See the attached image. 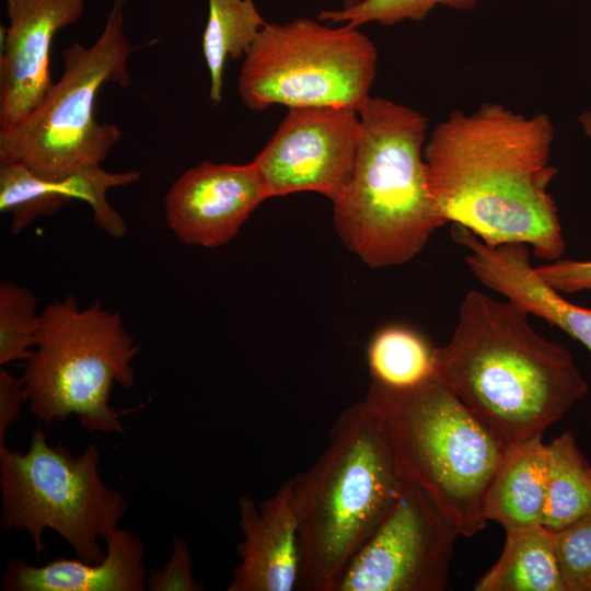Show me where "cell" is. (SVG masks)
I'll list each match as a JSON object with an SVG mask.
<instances>
[{"instance_id":"obj_3","label":"cell","mask_w":591,"mask_h":591,"mask_svg":"<svg viewBox=\"0 0 591 591\" xmlns=\"http://www.w3.org/2000/svg\"><path fill=\"white\" fill-rule=\"evenodd\" d=\"M290 480L300 548L297 590L333 591L407 482L366 399L340 413L324 452Z\"/></svg>"},{"instance_id":"obj_19","label":"cell","mask_w":591,"mask_h":591,"mask_svg":"<svg viewBox=\"0 0 591 591\" xmlns=\"http://www.w3.org/2000/svg\"><path fill=\"white\" fill-rule=\"evenodd\" d=\"M474 590L564 591L552 531L542 524L506 531L500 557Z\"/></svg>"},{"instance_id":"obj_11","label":"cell","mask_w":591,"mask_h":591,"mask_svg":"<svg viewBox=\"0 0 591 591\" xmlns=\"http://www.w3.org/2000/svg\"><path fill=\"white\" fill-rule=\"evenodd\" d=\"M360 137L355 108L290 107L253 163L269 198L315 192L334 204L350 182Z\"/></svg>"},{"instance_id":"obj_14","label":"cell","mask_w":591,"mask_h":591,"mask_svg":"<svg viewBox=\"0 0 591 591\" xmlns=\"http://www.w3.org/2000/svg\"><path fill=\"white\" fill-rule=\"evenodd\" d=\"M451 235L465 248V263L482 285L560 328L591 352V308L566 300L545 282L531 265L526 244L489 246L459 224H453Z\"/></svg>"},{"instance_id":"obj_9","label":"cell","mask_w":591,"mask_h":591,"mask_svg":"<svg viewBox=\"0 0 591 591\" xmlns=\"http://www.w3.org/2000/svg\"><path fill=\"white\" fill-rule=\"evenodd\" d=\"M376 62L373 42L348 24L332 28L306 18L266 23L243 58L239 94L252 111L274 104L358 111L370 97Z\"/></svg>"},{"instance_id":"obj_21","label":"cell","mask_w":591,"mask_h":591,"mask_svg":"<svg viewBox=\"0 0 591 591\" xmlns=\"http://www.w3.org/2000/svg\"><path fill=\"white\" fill-rule=\"evenodd\" d=\"M208 3L202 54L210 74L209 97L220 103L228 57L244 58L266 22L254 0H208Z\"/></svg>"},{"instance_id":"obj_2","label":"cell","mask_w":591,"mask_h":591,"mask_svg":"<svg viewBox=\"0 0 591 591\" xmlns=\"http://www.w3.org/2000/svg\"><path fill=\"white\" fill-rule=\"evenodd\" d=\"M510 301L468 291L431 378L449 387L505 445L543 437L589 386L569 350Z\"/></svg>"},{"instance_id":"obj_15","label":"cell","mask_w":591,"mask_h":591,"mask_svg":"<svg viewBox=\"0 0 591 591\" xmlns=\"http://www.w3.org/2000/svg\"><path fill=\"white\" fill-rule=\"evenodd\" d=\"M240 564L228 591H291L298 588L300 548L291 480L260 505L248 495L239 500Z\"/></svg>"},{"instance_id":"obj_23","label":"cell","mask_w":591,"mask_h":591,"mask_svg":"<svg viewBox=\"0 0 591 591\" xmlns=\"http://www.w3.org/2000/svg\"><path fill=\"white\" fill-rule=\"evenodd\" d=\"M37 298L15 282L0 283V364L27 360L37 341Z\"/></svg>"},{"instance_id":"obj_7","label":"cell","mask_w":591,"mask_h":591,"mask_svg":"<svg viewBox=\"0 0 591 591\" xmlns=\"http://www.w3.org/2000/svg\"><path fill=\"white\" fill-rule=\"evenodd\" d=\"M126 0H114L104 28L89 47L62 50L63 71L42 102L18 124L0 129V164H22L40 177L58 179L101 165L121 130L94 116L99 90L107 82L127 88L134 50L124 31Z\"/></svg>"},{"instance_id":"obj_20","label":"cell","mask_w":591,"mask_h":591,"mask_svg":"<svg viewBox=\"0 0 591 591\" xmlns=\"http://www.w3.org/2000/svg\"><path fill=\"white\" fill-rule=\"evenodd\" d=\"M591 512V464L567 430L546 444L543 525L560 530Z\"/></svg>"},{"instance_id":"obj_4","label":"cell","mask_w":591,"mask_h":591,"mask_svg":"<svg viewBox=\"0 0 591 591\" xmlns=\"http://www.w3.org/2000/svg\"><path fill=\"white\" fill-rule=\"evenodd\" d=\"M358 113L361 137L350 182L333 204L334 225L345 246L368 266L402 265L448 223L424 160L428 118L371 96Z\"/></svg>"},{"instance_id":"obj_25","label":"cell","mask_w":591,"mask_h":591,"mask_svg":"<svg viewBox=\"0 0 591 591\" xmlns=\"http://www.w3.org/2000/svg\"><path fill=\"white\" fill-rule=\"evenodd\" d=\"M552 537L564 591H591V512Z\"/></svg>"},{"instance_id":"obj_5","label":"cell","mask_w":591,"mask_h":591,"mask_svg":"<svg viewBox=\"0 0 591 591\" xmlns=\"http://www.w3.org/2000/svg\"><path fill=\"white\" fill-rule=\"evenodd\" d=\"M364 399L404 477L424 489L460 536L480 532L485 498L507 445L433 378L408 387L372 381Z\"/></svg>"},{"instance_id":"obj_6","label":"cell","mask_w":591,"mask_h":591,"mask_svg":"<svg viewBox=\"0 0 591 591\" xmlns=\"http://www.w3.org/2000/svg\"><path fill=\"white\" fill-rule=\"evenodd\" d=\"M138 352L118 312L100 302L81 309L73 296L47 304L21 376L30 413L46 424L76 415L90 432L124 433L109 398L114 384L134 385Z\"/></svg>"},{"instance_id":"obj_30","label":"cell","mask_w":591,"mask_h":591,"mask_svg":"<svg viewBox=\"0 0 591 591\" xmlns=\"http://www.w3.org/2000/svg\"><path fill=\"white\" fill-rule=\"evenodd\" d=\"M362 0H344V8L354 7V5L358 4Z\"/></svg>"},{"instance_id":"obj_17","label":"cell","mask_w":591,"mask_h":591,"mask_svg":"<svg viewBox=\"0 0 591 591\" xmlns=\"http://www.w3.org/2000/svg\"><path fill=\"white\" fill-rule=\"evenodd\" d=\"M111 177L101 166L80 169L58 179L44 178L22 164H0V211L11 215L14 234L72 199L100 209L106 202Z\"/></svg>"},{"instance_id":"obj_24","label":"cell","mask_w":591,"mask_h":591,"mask_svg":"<svg viewBox=\"0 0 591 591\" xmlns=\"http://www.w3.org/2000/svg\"><path fill=\"white\" fill-rule=\"evenodd\" d=\"M477 3L478 0H362L350 8L323 10L317 19L332 23L345 22L354 27L369 22L391 26L404 20L421 22L437 5L468 11Z\"/></svg>"},{"instance_id":"obj_27","label":"cell","mask_w":591,"mask_h":591,"mask_svg":"<svg viewBox=\"0 0 591 591\" xmlns=\"http://www.w3.org/2000/svg\"><path fill=\"white\" fill-rule=\"evenodd\" d=\"M536 274L559 292L591 291V259H563L534 267Z\"/></svg>"},{"instance_id":"obj_22","label":"cell","mask_w":591,"mask_h":591,"mask_svg":"<svg viewBox=\"0 0 591 591\" xmlns=\"http://www.w3.org/2000/svg\"><path fill=\"white\" fill-rule=\"evenodd\" d=\"M367 360L372 381L408 387L431 378L433 348L418 332L403 325H387L371 337Z\"/></svg>"},{"instance_id":"obj_18","label":"cell","mask_w":591,"mask_h":591,"mask_svg":"<svg viewBox=\"0 0 591 591\" xmlns=\"http://www.w3.org/2000/svg\"><path fill=\"white\" fill-rule=\"evenodd\" d=\"M546 444L542 437L508 445L488 488L484 515L505 531L543 525Z\"/></svg>"},{"instance_id":"obj_29","label":"cell","mask_w":591,"mask_h":591,"mask_svg":"<svg viewBox=\"0 0 591 591\" xmlns=\"http://www.w3.org/2000/svg\"><path fill=\"white\" fill-rule=\"evenodd\" d=\"M578 121H579L583 132L589 138H591V111L582 112L578 117Z\"/></svg>"},{"instance_id":"obj_16","label":"cell","mask_w":591,"mask_h":591,"mask_svg":"<svg viewBox=\"0 0 591 591\" xmlns=\"http://www.w3.org/2000/svg\"><path fill=\"white\" fill-rule=\"evenodd\" d=\"M106 555L97 564L57 558L43 566L11 559L2 575L9 591H143L147 589L144 543L132 532L116 529L105 541Z\"/></svg>"},{"instance_id":"obj_13","label":"cell","mask_w":591,"mask_h":591,"mask_svg":"<svg viewBox=\"0 0 591 591\" xmlns=\"http://www.w3.org/2000/svg\"><path fill=\"white\" fill-rule=\"evenodd\" d=\"M9 26L1 27L0 129L27 116L53 85L51 43L77 22L84 0H5Z\"/></svg>"},{"instance_id":"obj_12","label":"cell","mask_w":591,"mask_h":591,"mask_svg":"<svg viewBox=\"0 0 591 591\" xmlns=\"http://www.w3.org/2000/svg\"><path fill=\"white\" fill-rule=\"evenodd\" d=\"M267 198V188L253 161H202L170 187L164 198L165 219L184 244L217 247L232 240Z\"/></svg>"},{"instance_id":"obj_8","label":"cell","mask_w":591,"mask_h":591,"mask_svg":"<svg viewBox=\"0 0 591 591\" xmlns=\"http://www.w3.org/2000/svg\"><path fill=\"white\" fill-rule=\"evenodd\" d=\"M101 453L89 444L77 456L47 441L42 428L31 432L26 452L0 448L1 525L26 532L37 554L45 552L44 531L60 535L78 558L97 564L106 555L99 544L128 510L123 494L106 485Z\"/></svg>"},{"instance_id":"obj_1","label":"cell","mask_w":591,"mask_h":591,"mask_svg":"<svg viewBox=\"0 0 591 591\" xmlns=\"http://www.w3.org/2000/svg\"><path fill=\"white\" fill-rule=\"evenodd\" d=\"M555 138L549 116L483 103L454 109L424 147L429 186L447 222L465 227L489 246L524 243L547 262L565 240L548 186Z\"/></svg>"},{"instance_id":"obj_26","label":"cell","mask_w":591,"mask_h":591,"mask_svg":"<svg viewBox=\"0 0 591 591\" xmlns=\"http://www.w3.org/2000/svg\"><path fill=\"white\" fill-rule=\"evenodd\" d=\"M172 553L167 563L159 570H151L147 576V589L150 591H199L202 586L192 573V558L186 542L173 537Z\"/></svg>"},{"instance_id":"obj_10","label":"cell","mask_w":591,"mask_h":591,"mask_svg":"<svg viewBox=\"0 0 591 591\" xmlns=\"http://www.w3.org/2000/svg\"><path fill=\"white\" fill-rule=\"evenodd\" d=\"M460 536L428 495L407 480L333 591H441Z\"/></svg>"},{"instance_id":"obj_28","label":"cell","mask_w":591,"mask_h":591,"mask_svg":"<svg viewBox=\"0 0 591 591\" xmlns=\"http://www.w3.org/2000/svg\"><path fill=\"white\" fill-rule=\"evenodd\" d=\"M26 402L22 378H16L5 369H0V448L7 447L5 438L10 427L18 421L21 406Z\"/></svg>"}]
</instances>
